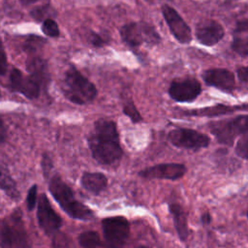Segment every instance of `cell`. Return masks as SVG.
<instances>
[{
  "label": "cell",
  "mask_w": 248,
  "mask_h": 248,
  "mask_svg": "<svg viewBox=\"0 0 248 248\" xmlns=\"http://www.w3.org/2000/svg\"><path fill=\"white\" fill-rule=\"evenodd\" d=\"M247 217H248V212H247Z\"/></svg>",
  "instance_id": "cell-37"
},
{
  "label": "cell",
  "mask_w": 248,
  "mask_h": 248,
  "mask_svg": "<svg viewBox=\"0 0 248 248\" xmlns=\"http://www.w3.org/2000/svg\"><path fill=\"white\" fill-rule=\"evenodd\" d=\"M87 144L92 157L101 165H114L123 156L116 124L109 119H98L94 123Z\"/></svg>",
  "instance_id": "cell-1"
},
{
  "label": "cell",
  "mask_w": 248,
  "mask_h": 248,
  "mask_svg": "<svg viewBox=\"0 0 248 248\" xmlns=\"http://www.w3.org/2000/svg\"><path fill=\"white\" fill-rule=\"evenodd\" d=\"M38 187L36 184H33L28 192H27V196H26V206L27 209L29 211H32L37 203V199H38Z\"/></svg>",
  "instance_id": "cell-27"
},
{
  "label": "cell",
  "mask_w": 248,
  "mask_h": 248,
  "mask_svg": "<svg viewBox=\"0 0 248 248\" xmlns=\"http://www.w3.org/2000/svg\"><path fill=\"white\" fill-rule=\"evenodd\" d=\"M246 31H248V18L237 21V23L235 25L234 32L239 34V33H243V32H246Z\"/></svg>",
  "instance_id": "cell-32"
},
{
  "label": "cell",
  "mask_w": 248,
  "mask_h": 248,
  "mask_svg": "<svg viewBox=\"0 0 248 248\" xmlns=\"http://www.w3.org/2000/svg\"><path fill=\"white\" fill-rule=\"evenodd\" d=\"M230 110V108L225 107L223 105H218L215 107L201 108V109H193V110H186L184 111L185 115L190 116H215L222 113H226Z\"/></svg>",
  "instance_id": "cell-21"
},
{
  "label": "cell",
  "mask_w": 248,
  "mask_h": 248,
  "mask_svg": "<svg viewBox=\"0 0 248 248\" xmlns=\"http://www.w3.org/2000/svg\"><path fill=\"white\" fill-rule=\"evenodd\" d=\"M102 231L108 243L122 247L130 234V223L124 216L106 217L102 220Z\"/></svg>",
  "instance_id": "cell-7"
},
{
  "label": "cell",
  "mask_w": 248,
  "mask_h": 248,
  "mask_svg": "<svg viewBox=\"0 0 248 248\" xmlns=\"http://www.w3.org/2000/svg\"><path fill=\"white\" fill-rule=\"evenodd\" d=\"M202 92L200 81L187 78L171 81L169 87V95L171 99L180 103L193 102Z\"/></svg>",
  "instance_id": "cell-10"
},
{
  "label": "cell",
  "mask_w": 248,
  "mask_h": 248,
  "mask_svg": "<svg viewBox=\"0 0 248 248\" xmlns=\"http://www.w3.org/2000/svg\"><path fill=\"white\" fill-rule=\"evenodd\" d=\"M52 248H76V245L68 234L59 231L52 236Z\"/></svg>",
  "instance_id": "cell-22"
},
{
  "label": "cell",
  "mask_w": 248,
  "mask_h": 248,
  "mask_svg": "<svg viewBox=\"0 0 248 248\" xmlns=\"http://www.w3.org/2000/svg\"><path fill=\"white\" fill-rule=\"evenodd\" d=\"M1 248H31L20 210H14L1 221Z\"/></svg>",
  "instance_id": "cell-4"
},
{
  "label": "cell",
  "mask_w": 248,
  "mask_h": 248,
  "mask_svg": "<svg viewBox=\"0 0 248 248\" xmlns=\"http://www.w3.org/2000/svg\"><path fill=\"white\" fill-rule=\"evenodd\" d=\"M26 68L32 77L37 78L45 87L49 81V73L46 62L41 57H31L26 63Z\"/></svg>",
  "instance_id": "cell-18"
},
{
  "label": "cell",
  "mask_w": 248,
  "mask_h": 248,
  "mask_svg": "<svg viewBox=\"0 0 248 248\" xmlns=\"http://www.w3.org/2000/svg\"><path fill=\"white\" fill-rule=\"evenodd\" d=\"M89 41L91 43L92 46H96V47H100L103 46L107 44V40L104 39V37L100 34H97L95 32H92L89 36Z\"/></svg>",
  "instance_id": "cell-29"
},
{
  "label": "cell",
  "mask_w": 248,
  "mask_h": 248,
  "mask_svg": "<svg viewBox=\"0 0 248 248\" xmlns=\"http://www.w3.org/2000/svg\"><path fill=\"white\" fill-rule=\"evenodd\" d=\"M201 220H202V224L207 225V224H209V223L211 222V216H210V214H209L208 212H205V213H203V214L202 215Z\"/></svg>",
  "instance_id": "cell-34"
},
{
  "label": "cell",
  "mask_w": 248,
  "mask_h": 248,
  "mask_svg": "<svg viewBox=\"0 0 248 248\" xmlns=\"http://www.w3.org/2000/svg\"><path fill=\"white\" fill-rule=\"evenodd\" d=\"M195 35L202 45L211 46L223 39L225 31L223 26L216 20L205 19L197 25Z\"/></svg>",
  "instance_id": "cell-13"
},
{
  "label": "cell",
  "mask_w": 248,
  "mask_h": 248,
  "mask_svg": "<svg viewBox=\"0 0 248 248\" xmlns=\"http://www.w3.org/2000/svg\"><path fill=\"white\" fill-rule=\"evenodd\" d=\"M169 141L178 148L199 150L209 145L210 139L202 133L188 128H176L169 132Z\"/></svg>",
  "instance_id": "cell-6"
},
{
  "label": "cell",
  "mask_w": 248,
  "mask_h": 248,
  "mask_svg": "<svg viewBox=\"0 0 248 248\" xmlns=\"http://www.w3.org/2000/svg\"><path fill=\"white\" fill-rule=\"evenodd\" d=\"M169 210L172 216L174 228L176 230L178 237L181 241H186L189 235V229L187 216L183 207L179 203L172 202L169 204Z\"/></svg>",
  "instance_id": "cell-17"
},
{
  "label": "cell",
  "mask_w": 248,
  "mask_h": 248,
  "mask_svg": "<svg viewBox=\"0 0 248 248\" xmlns=\"http://www.w3.org/2000/svg\"><path fill=\"white\" fill-rule=\"evenodd\" d=\"M123 113L126 114L134 123H138L140 121L142 120L141 115L140 114L139 110L137 109L133 99L129 98V99H125L123 102Z\"/></svg>",
  "instance_id": "cell-23"
},
{
  "label": "cell",
  "mask_w": 248,
  "mask_h": 248,
  "mask_svg": "<svg viewBox=\"0 0 248 248\" xmlns=\"http://www.w3.org/2000/svg\"><path fill=\"white\" fill-rule=\"evenodd\" d=\"M136 248H149V247H147V246H145V245H139V246H137Z\"/></svg>",
  "instance_id": "cell-36"
},
{
  "label": "cell",
  "mask_w": 248,
  "mask_h": 248,
  "mask_svg": "<svg viewBox=\"0 0 248 248\" xmlns=\"http://www.w3.org/2000/svg\"><path fill=\"white\" fill-rule=\"evenodd\" d=\"M61 90L66 99L77 105L89 104L97 95L95 84L74 66L69 67L65 72Z\"/></svg>",
  "instance_id": "cell-3"
},
{
  "label": "cell",
  "mask_w": 248,
  "mask_h": 248,
  "mask_svg": "<svg viewBox=\"0 0 248 248\" xmlns=\"http://www.w3.org/2000/svg\"><path fill=\"white\" fill-rule=\"evenodd\" d=\"M209 129L220 143L231 145L236 136H248V115H239L232 119L211 122Z\"/></svg>",
  "instance_id": "cell-5"
},
{
  "label": "cell",
  "mask_w": 248,
  "mask_h": 248,
  "mask_svg": "<svg viewBox=\"0 0 248 248\" xmlns=\"http://www.w3.org/2000/svg\"><path fill=\"white\" fill-rule=\"evenodd\" d=\"M1 189L9 196L12 200H18L19 199V192L16 188V184L9 172L2 168L1 170Z\"/></svg>",
  "instance_id": "cell-20"
},
{
  "label": "cell",
  "mask_w": 248,
  "mask_h": 248,
  "mask_svg": "<svg viewBox=\"0 0 248 248\" xmlns=\"http://www.w3.org/2000/svg\"><path fill=\"white\" fill-rule=\"evenodd\" d=\"M9 87L11 90L22 94L27 99L33 100L40 96L41 90L45 86L31 75L24 76L20 70L13 68L9 76Z\"/></svg>",
  "instance_id": "cell-9"
},
{
  "label": "cell",
  "mask_w": 248,
  "mask_h": 248,
  "mask_svg": "<svg viewBox=\"0 0 248 248\" xmlns=\"http://www.w3.org/2000/svg\"><path fill=\"white\" fill-rule=\"evenodd\" d=\"M80 248H122L111 245L106 240H102L100 234L95 231L82 232L78 236Z\"/></svg>",
  "instance_id": "cell-19"
},
{
  "label": "cell",
  "mask_w": 248,
  "mask_h": 248,
  "mask_svg": "<svg viewBox=\"0 0 248 248\" xmlns=\"http://www.w3.org/2000/svg\"><path fill=\"white\" fill-rule=\"evenodd\" d=\"M31 16L38 20V21H44L47 18H50L49 16L53 15V10L50 8V6L48 4H45L43 6L40 7H36L34 8L31 12H30Z\"/></svg>",
  "instance_id": "cell-24"
},
{
  "label": "cell",
  "mask_w": 248,
  "mask_h": 248,
  "mask_svg": "<svg viewBox=\"0 0 248 248\" xmlns=\"http://www.w3.org/2000/svg\"><path fill=\"white\" fill-rule=\"evenodd\" d=\"M237 77L241 81L248 82V66L239 68L237 70Z\"/></svg>",
  "instance_id": "cell-33"
},
{
  "label": "cell",
  "mask_w": 248,
  "mask_h": 248,
  "mask_svg": "<svg viewBox=\"0 0 248 248\" xmlns=\"http://www.w3.org/2000/svg\"><path fill=\"white\" fill-rule=\"evenodd\" d=\"M41 165H42V169H43V171H44V174L46 177H47L49 175V172H50V170L52 169V162L49 158V156L47 154H44L43 155V158H42V162H41Z\"/></svg>",
  "instance_id": "cell-30"
},
{
  "label": "cell",
  "mask_w": 248,
  "mask_h": 248,
  "mask_svg": "<svg viewBox=\"0 0 248 248\" xmlns=\"http://www.w3.org/2000/svg\"><path fill=\"white\" fill-rule=\"evenodd\" d=\"M187 171L185 165L179 163H164L145 168L139 172V175L146 179H168L177 180Z\"/></svg>",
  "instance_id": "cell-12"
},
{
  "label": "cell",
  "mask_w": 248,
  "mask_h": 248,
  "mask_svg": "<svg viewBox=\"0 0 248 248\" xmlns=\"http://www.w3.org/2000/svg\"><path fill=\"white\" fill-rule=\"evenodd\" d=\"M42 31L45 35L51 37V38H57L60 35V30H59L58 24L52 18H47L43 21Z\"/></svg>",
  "instance_id": "cell-25"
},
{
  "label": "cell",
  "mask_w": 248,
  "mask_h": 248,
  "mask_svg": "<svg viewBox=\"0 0 248 248\" xmlns=\"http://www.w3.org/2000/svg\"><path fill=\"white\" fill-rule=\"evenodd\" d=\"M37 220L43 232L51 236L58 232L62 226L61 217L53 209L48 198L45 193L41 194L38 201Z\"/></svg>",
  "instance_id": "cell-8"
},
{
  "label": "cell",
  "mask_w": 248,
  "mask_h": 248,
  "mask_svg": "<svg viewBox=\"0 0 248 248\" xmlns=\"http://www.w3.org/2000/svg\"><path fill=\"white\" fill-rule=\"evenodd\" d=\"M162 14L173 37L181 44H189L192 41L191 28L176 10L169 5H164Z\"/></svg>",
  "instance_id": "cell-11"
},
{
  "label": "cell",
  "mask_w": 248,
  "mask_h": 248,
  "mask_svg": "<svg viewBox=\"0 0 248 248\" xmlns=\"http://www.w3.org/2000/svg\"><path fill=\"white\" fill-rule=\"evenodd\" d=\"M235 152L240 158L248 160V136H245L237 141Z\"/></svg>",
  "instance_id": "cell-28"
},
{
  "label": "cell",
  "mask_w": 248,
  "mask_h": 248,
  "mask_svg": "<svg viewBox=\"0 0 248 248\" xmlns=\"http://www.w3.org/2000/svg\"><path fill=\"white\" fill-rule=\"evenodd\" d=\"M80 184L87 192L99 195L108 187L107 176L98 171H84L80 177Z\"/></svg>",
  "instance_id": "cell-16"
},
{
  "label": "cell",
  "mask_w": 248,
  "mask_h": 248,
  "mask_svg": "<svg viewBox=\"0 0 248 248\" xmlns=\"http://www.w3.org/2000/svg\"><path fill=\"white\" fill-rule=\"evenodd\" d=\"M232 47L240 56H248V36L244 38L234 37Z\"/></svg>",
  "instance_id": "cell-26"
},
{
  "label": "cell",
  "mask_w": 248,
  "mask_h": 248,
  "mask_svg": "<svg viewBox=\"0 0 248 248\" xmlns=\"http://www.w3.org/2000/svg\"><path fill=\"white\" fill-rule=\"evenodd\" d=\"M120 36L123 42L131 47H137L142 43H145L142 21L129 22L124 24L120 28Z\"/></svg>",
  "instance_id": "cell-15"
},
{
  "label": "cell",
  "mask_w": 248,
  "mask_h": 248,
  "mask_svg": "<svg viewBox=\"0 0 248 248\" xmlns=\"http://www.w3.org/2000/svg\"><path fill=\"white\" fill-rule=\"evenodd\" d=\"M202 78L207 85L216 87L225 92L231 93L235 87L234 75L227 69H208L203 72Z\"/></svg>",
  "instance_id": "cell-14"
},
{
  "label": "cell",
  "mask_w": 248,
  "mask_h": 248,
  "mask_svg": "<svg viewBox=\"0 0 248 248\" xmlns=\"http://www.w3.org/2000/svg\"><path fill=\"white\" fill-rule=\"evenodd\" d=\"M7 57H6V52L4 50V47L2 46L1 48V55H0V74L1 76H4L7 71Z\"/></svg>",
  "instance_id": "cell-31"
},
{
  "label": "cell",
  "mask_w": 248,
  "mask_h": 248,
  "mask_svg": "<svg viewBox=\"0 0 248 248\" xmlns=\"http://www.w3.org/2000/svg\"><path fill=\"white\" fill-rule=\"evenodd\" d=\"M48 191L63 211L71 218L87 221L94 218L95 214L89 206L79 202L71 188L59 174H53L47 180Z\"/></svg>",
  "instance_id": "cell-2"
},
{
  "label": "cell",
  "mask_w": 248,
  "mask_h": 248,
  "mask_svg": "<svg viewBox=\"0 0 248 248\" xmlns=\"http://www.w3.org/2000/svg\"><path fill=\"white\" fill-rule=\"evenodd\" d=\"M41 0H19V2L24 5V6H28V5H31V4H34L36 2H39Z\"/></svg>",
  "instance_id": "cell-35"
}]
</instances>
